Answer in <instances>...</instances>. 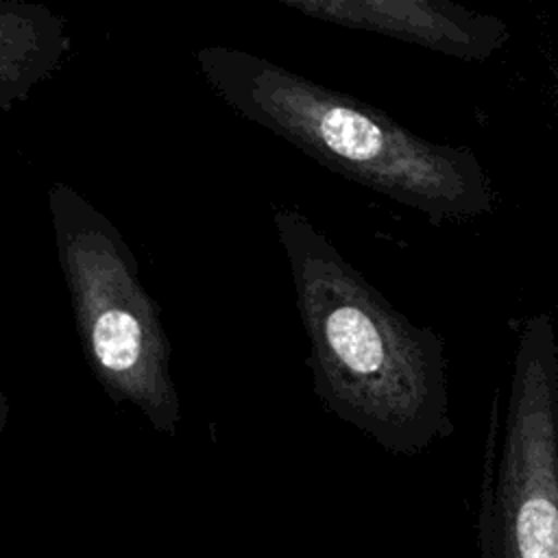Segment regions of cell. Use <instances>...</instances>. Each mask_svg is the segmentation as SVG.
<instances>
[{"instance_id":"52a82bcc","label":"cell","mask_w":558,"mask_h":558,"mask_svg":"<svg viewBox=\"0 0 558 558\" xmlns=\"http://www.w3.org/2000/svg\"><path fill=\"white\" fill-rule=\"evenodd\" d=\"M9 414H11V403H9V397L0 390V436L9 423Z\"/></svg>"},{"instance_id":"3957f363","label":"cell","mask_w":558,"mask_h":558,"mask_svg":"<svg viewBox=\"0 0 558 558\" xmlns=\"http://www.w3.org/2000/svg\"><path fill=\"white\" fill-rule=\"evenodd\" d=\"M48 209L94 377L109 399L135 405L159 434L174 436L181 399L170 373L172 349L131 246L100 209L63 181L50 185Z\"/></svg>"},{"instance_id":"ba28073f","label":"cell","mask_w":558,"mask_h":558,"mask_svg":"<svg viewBox=\"0 0 558 558\" xmlns=\"http://www.w3.org/2000/svg\"><path fill=\"white\" fill-rule=\"evenodd\" d=\"M556 338H558V331H556Z\"/></svg>"},{"instance_id":"8992f818","label":"cell","mask_w":558,"mask_h":558,"mask_svg":"<svg viewBox=\"0 0 558 558\" xmlns=\"http://www.w3.org/2000/svg\"><path fill=\"white\" fill-rule=\"evenodd\" d=\"M72 50L63 15L24 0H0V113L52 76Z\"/></svg>"},{"instance_id":"5b68a950","label":"cell","mask_w":558,"mask_h":558,"mask_svg":"<svg viewBox=\"0 0 558 558\" xmlns=\"http://www.w3.org/2000/svg\"><path fill=\"white\" fill-rule=\"evenodd\" d=\"M312 20L384 35L460 61H486L510 39L490 13L447 0H279Z\"/></svg>"},{"instance_id":"7a4b0ae2","label":"cell","mask_w":558,"mask_h":558,"mask_svg":"<svg viewBox=\"0 0 558 558\" xmlns=\"http://www.w3.org/2000/svg\"><path fill=\"white\" fill-rule=\"evenodd\" d=\"M194 61L211 92L244 120L432 225L466 222L497 205L490 174L466 146L421 137L381 109L246 50L205 46Z\"/></svg>"},{"instance_id":"277c9868","label":"cell","mask_w":558,"mask_h":558,"mask_svg":"<svg viewBox=\"0 0 558 558\" xmlns=\"http://www.w3.org/2000/svg\"><path fill=\"white\" fill-rule=\"evenodd\" d=\"M480 558H558V338L549 314L519 325L501 434L486 447Z\"/></svg>"},{"instance_id":"6da1fadb","label":"cell","mask_w":558,"mask_h":558,"mask_svg":"<svg viewBox=\"0 0 558 558\" xmlns=\"http://www.w3.org/2000/svg\"><path fill=\"white\" fill-rule=\"evenodd\" d=\"M272 225L320 403L395 456L449 438L456 423L438 331L399 312L301 211L279 207Z\"/></svg>"}]
</instances>
